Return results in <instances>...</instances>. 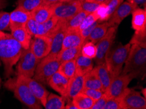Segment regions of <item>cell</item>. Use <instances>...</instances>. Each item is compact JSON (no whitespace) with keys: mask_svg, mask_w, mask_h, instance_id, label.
I'll use <instances>...</instances> for the list:
<instances>
[{"mask_svg":"<svg viewBox=\"0 0 146 109\" xmlns=\"http://www.w3.org/2000/svg\"><path fill=\"white\" fill-rule=\"evenodd\" d=\"M88 15V13L85 12V11H80L77 14L75 15L74 17L70 18L68 20L65 21V25L67 30L78 29L82 22Z\"/></svg>","mask_w":146,"mask_h":109,"instance_id":"cell-30","label":"cell"},{"mask_svg":"<svg viewBox=\"0 0 146 109\" xmlns=\"http://www.w3.org/2000/svg\"><path fill=\"white\" fill-rule=\"evenodd\" d=\"M110 26L108 22L101 24H98L94 28V30H92L89 36L85 40V42L91 41L92 43L96 44L106 34Z\"/></svg>","mask_w":146,"mask_h":109,"instance_id":"cell-24","label":"cell"},{"mask_svg":"<svg viewBox=\"0 0 146 109\" xmlns=\"http://www.w3.org/2000/svg\"><path fill=\"white\" fill-rule=\"evenodd\" d=\"M52 16L58 20L66 21L81 11L80 0L71 1H59L52 4Z\"/></svg>","mask_w":146,"mask_h":109,"instance_id":"cell-7","label":"cell"},{"mask_svg":"<svg viewBox=\"0 0 146 109\" xmlns=\"http://www.w3.org/2000/svg\"><path fill=\"white\" fill-rule=\"evenodd\" d=\"M23 49L11 34L0 31V59L4 64L7 78L13 74V67L19 61Z\"/></svg>","mask_w":146,"mask_h":109,"instance_id":"cell-1","label":"cell"},{"mask_svg":"<svg viewBox=\"0 0 146 109\" xmlns=\"http://www.w3.org/2000/svg\"><path fill=\"white\" fill-rule=\"evenodd\" d=\"M81 92L83 93L86 95H87L90 98H91L94 101L102 96L104 93L100 90H96V89L86 88H84L83 90L81 91Z\"/></svg>","mask_w":146,"mask_h":109,"instance_id":"cell-36","label":"cell"},{"mask_svg":"<svg viewBox=\"0 0 146 109\" xmlns=\"http://www.w3.org/2000/svg\"><path fill=\"white\" fill-rule=\"evenodd\" d=\"M65 108L66 109H78L77 106L75 105L74 103H73L72 100L68 101V103L65 106Z\"/></svg>","mask_w":146,"mask_h":109,"instance_id":"cell-44","label":"cell"},{"mask_svg":"<svg viewBox=\"0 0 146 109\" xmlns=\"http://www.w3.org/2000/svg\"><path fill=\"white\" fill-rule=\"evenodd\" d=\"M138 7V6L128 1L123 2L118 7V8L114 11L111 17L108 20L110 27L115 26H118L126 17L132 14V11Z\"/></svg>","mask_w":146,"mask_h":109,"instance_id":"cell-13","label":"cell"},{"mask_svg":"<svg viewBox=\"0 0 146 109\" xmlns=\"http://www.w3.org/2000/svg\"><path fill=\"white\" fill-rule=\"evenodd\" d=\"M67 30L65 21L58 20L54 30L48 35V37L51 39V50L48 55L52 57L58 56L62 48L63 41Z\"/></svg>","mask_w":146,"mask_h":109,"instance_id":"cell-11","label":"cell"},{"mask_svg":"<svg viewBox=\"0 0 146 109\" xmlns=\"http://www.w3.org/2000/svg\"><path fill=\"white\" fill-rule=\"evenodd\" d=\"M4 86L7 90L12 91L14 93L15 97L29 108H42L40 102L34 96L29 87L19 76L9 79L4 84Z\"/></svg>","mask_w":146,"mask_h":109,"instance_id":"cell-3","label":"cell"},{"mask_svg":"<svg viewBox=\"0 0 146 109\" xmlns=\"http://www.w3.org/2000/svg\"><path fill=\"white\" fill-rule=\"evenodd\" d=\"M99 22H100L97 20V21L95 22L94 23L92 24L91 26H90L89 27L85 28V30H83L80 31V33H81V35L82 37H83V38L85 40L87 39V37L89 36L90 33H91V32H92V30H94V28L96 27V26L99 24Z\"/></svg>","mask_w":146,"mask_h":109,"instance_id":"cell-42","label":"cell"},{"mask_svg":"<svg viewBox=\"0 0 146 109\" xmlns=\"http://www.w3.org/2000/svg\"><path fill=\"white\" fill-rule=\"evenodd\" d=\"M103 109H123L120 99L108 98Z\"/></svg>","mask_w":146,"mask_h":109,"instance_id":"cell-39","label":"cell"},{"mask_svg":"<svg viewBox=\"0 0 146 109\" xmlns=\"http://www.w3.org/2000/svg\"><path fill=\"white\" fill-rule=\"evenodd\" d=\"M108 7L106 3L100 4L98 8L95 10L93 13L98 18L99 22H104L108 20Z\"/></svg>","mask_w":146,"mask_h":109,"instance_id":"cell-34","label":"cell"},{"mask_svg":"<svg viewBox=\"0 0 146 109\" xmlns=\"http://www.w3.org/2000/svg\"><path fill=\"white\" fill-rule=\"evenodd\" d=\"M97 20H98V18H97L94 15V13H90V14H88L87 16L85 18V19H84L83 22H82L81 25L79 26L78 30L79 31L85 30V28L89 27L90 26H91L92 24L94 23V22Z\"/></svg>","mask_w":146,"mask_h":109,"instance_id":"cell-38","label":"cell"},{"mask_svg":"<svg viewBox=\"0 0 146 109\" xmlns=\"http://www.w3.org/2000/svg\"><path fill=\"white\" fill-rule=\"evenodd\" d=\"M11 31L13 38L21 44L24 49L30 48L32 36L26 30V26L11 28Z\"/></svg>","mask_w":146,"mask_h":109,"instance_id":"cell-19","label":"cell"},{"mask_svg":"<svg viewBox=\"0 0 146 109\" xmlns=\"http://www.w3.org/2000/svg\"><path fill=\"white\" fill-rule=\"evenodd\" d=\"M76 59H72L60 63L58 71L62 73L64 76L70 79L76 74Z\"/></svg>","mask_w":146,"mask_h":109,"instance_id":"cell-29","label":"cell"},{"mask_svg":"<svg viewBox=\"0 0 146 109\" xmlns=\"http://www.w3.org/2000/svg\"><path fill=\"white\" fill-rule=\"evenodd\" d=\"M19 77L25 82L26 85L29 87L31 92H32L34 96L39 100L42 106H45L49 93L48 92V91L46 90L45 87H43L42 84L37 82L34 79H32V77H27L21 76V75H19Z\"/></svg>","mask_w":146,"mask_h":109,"instance_id":"cell-14","label":"cell"},{"mask_svg":"<svg viewBox=\"0 0 146 109\" xmlns=\"http://www.w3.org/2000/svg\"><path fill=\"white\" fill-rule=\"evenodd\" d=\"M123 1L124 0H109V1L106 3L108 7V20L110 19V17H111L113 13H114V11L118 8V7L120 5L121 3H123Z\"/></svg>","mask_w":146,"mask_h":109,"instance_id":"cell-40","label":"cell"},{"mask_svg":"<svg viewBox=\"0 0 146 109\" xmlns=\"http://www.w3.org/2000/svg\"><path fill=\"white\" fill-rule=\"evenodd\" d=\"M31 17L38 23H43L52 16L51 5L43 4L30 13Z\"/></svg>","mask_w":146,"mask_h":109,"instance_id":"cell-20","label":"cell"},{"mask_svg":"<svg viewBox=\"0 0 146 109\" xmlns=\"http://www.w3.org/2000/svg\"><path fill=\"white\" fill-rule=\"evenodd\" d=\"M76 1V0H60V1Z\"/></svg>","mask_w":146,"mask_h":109,"instance_id":"cell-49","label":"cell"},{"mask_svg":"<svg viewBox=\"0 0 146 109\" xmlns=\"http://www.w3.org/2000/svg\"><path fill=\"white\" fill-rule=\"evenodd\" d=\"M96 45L91 41L84 42L81 47V54L88 58L94 59L96 55Z\"/></svg>","mask_w":146,"mask_h":109,"instance_id":"cell-32","label":"cell"},{"mask_svg":"<svg viewBox=\"0 0 146 109\" xmlns=\"http://www.w3.org/2000/svg\"><path fill=\"white\" fill-rule=\"evenodd\" d=\"M81 47L82 46H79L76 47L68 48L62 50L57 56L60 63H62L66 61L76 59L77 57L81 54Z\"/></svg>","mask_w":146,"mask_h":109,"instance_id":"cell-26","label":"cell"},{"mask_svg":"<svg viewBox=\"0 0 146 109\" xmlns=\"http://www.w3.org/2000/svg\"><path fill=\"white\" fill-rule=\"evenodd\" d=\"M132 80L128 75L121 73L118 76L112 78L111 83L104 93L108 98L120 99Z\"/></svg>","mask_w":146,"mask_h":109,"instance_id":"cell-9","label":"cell"},{"mask_svg":"<svg viewBox=\"0 0 146 109\" xmlns=\"http://www.w3.org/2000/svg\"><path fill=\"white\" fill-rule=\"evenodd\" d=\"M132 27L135 31H141L146 29L145 9L136 8L132 11Z\"/></svg>","mask_w":146,"mask_h":109,"instance_id":"cell-21","label":"cell"},{"mask_svg":"<svg viewBox=\"0 0 146 109\" xmlns=\"http://www.w3.org/2000/svg\"><path fill=\"white\" fill-rule=\"evenodd\" d=\"M128 1H129L130 3H133L137 6H139L140 5H144V9H145L146 0H128Z\"/></svg>","mask_w":146,"mask_h":109,"instance_id":"cell-43","label":"cell"},{"mask_svg":"<svg viewBox=\"0 0 146 109\" xmlns=\"http://www.w3.org/2000/svg\"><path fill=\"white\" fill-rule=\"evenodd\" d=\"M84 42H85V39L82 37L80 31L78 29L68 30L64 39L62 50L68 48L82 46Z\"/></svg>","mask_w":146,"mask_h":109,"instance_id":"cell-18","label":"cell"},{"mask_svg":"<svg viewBox=\"0 0 146 109\" xmlns=\"http://www.w3.org/2000/svg\"><path fill=\"white\" fill-rule=\"evenodd\" d=\"M108 99V97H107V95H106L105 93H104L102 96L96 100V101H94L91 109H103Z\"/></svg>","mask_w":146,"mask_h":109,"instance_id":"cell-41","label":"cell"},{"mask_svg":"<svg viewBox=\"0 0 146 109\" xmlns=\"http://www.w3.org/2000/svg\"><path fill=\"white\" fill-rule=\"evenodd\" d=\"M60 65V63L58 57L47 55L41 59L37 64L34 79L42 84L47 85L50 78L58 71Z\"/></svg>","mask_w":146,"mask_h":109,"instance_id":"cell-5","label":"cell"},{"mask_svg":"<svg viewBox=\"0 0 146 109\" xmlns=\"http://www.w3.org/2000/svg\"><path fill=\"white\" fill-rule=\"evenodd\" d=\"M93 66L92 59L88 58L80 54L76 59V74L84 76L94 68Z\"/></svg>","mask_w":146,"mask_h":109,"instance_id":"cell-22","label":"cell"},{"mask_svg":"<svg viewBox=\"0 0 146 109\" xmlns=\"http://www.w3.org/2000/svg\"><path fill=\"white\" fill-rule=\"evenodd\" d=\"M81 3V11H85L88 14L93 13L94 11L98 8L100 4L92 3V2L87 1L86 0H80Z\"/></svg>","mask_w":146,"mask_h":109,"instance_id":"cell-37","label":"cell"},{"mask_svg":"<svg viewBox=\"0 0 146 109\" xmlns=\"http://www.w3.org/2000/svg\"><path fill=\"white\" fill-rule=\"evenodd\" d=\"M72 101L78 109H91L94 102L91 98L82 92L77 94L72 99Z\"/></svg>","mask_w":146,"mask_h":109,"instance_id":"cell-28","label":"cell"},{"mask_svg":"<svg viewBox=\"0 0 146 109\" xmlns=\"http://www.w3.org/2000/svg\"><path fill=\"white\" fill-rule=\"evenodd\" d=\"M123 109H145L146 100L140 92L127 88L121 97Z\"/></svg>","mask_w":146,"mask_h":109,"instance_id":"cell-10","label":"cell"},{"mask_svg":"<svg viewBox=\"0 0 146 109\" xmlns=\"http://www.w3.org/2000/svg\"><path fill=\"white\" fill-rule=\"evenodd\" d=\"M10 14V30L11 28L23 27L26 24L31 17L30 13L23 9V8L17 7Z\"/></svg>","mask_w":146,"mask_h":109,"instance_id":"cell-16","label":"cell"},{"mask_svg":"<svg viewBox=\"0 0 146 109\" xmlns=\"http://www.w3.org/2000/svg\"><path fill=\"white\" fill-rule=\"evenodd\" d=\"M84 88L96 89L102 91V86L94 68L84 75Z\"/></svg>","mask_w":146,"mask_h":109,"instance_id":"cell-25","label":"cell"},{"mask_svg":"<svg viewBox=\"0 0 146 109\" xmlns=\"http://www.w3.org/2000/svg\"><path fill=\"white\" fill-rule=\"evenodd\" d=\"M70 79L59 72L56 71L52 76L50 78L48 82V85L53 90L58 92L63 97L67 90Z\"/></svg>","mask_w":146,"mask_h":109,"instance_id":"cell-17","label":"cell"},{"mask_svg":"<svg viewBox=\"0 0 146 109\" xmlns=\"http://www.w3.org/2000/svg\"><path fill=\"white\" fill-rule=\"evenodd\" d=\"M94 69L96 71V73L98 76V79L102 84V92H105L107 90L108 86H110L111 83L112 77L110 73L108 71L107 66L106 63L102 64V65H98L95 67Z\"/></svg>","mask_w":146,"mask_h":109,"instance_id":"cell-23","label":"cell"},{"mask_svg":"<svg viewBox=\"0 0 146 109\" xmlns=\"http://www.w3.org/2000/svg\"><path fill=\"white\" fill-rule=\"evenodd\" d=\"M117 27V26L110 27L106 34L96 44L97 52L94 59L97 65L105 63L106 54L111 48L115 38Z\"/></svg>","mask_w":146,"mask_h":109,"instance_id":"cell-8","label":"cell"},{"mask_svg":"<svg viewBox=\"0 0 146 109\" xmlns=\"http://www.w3.org/2000/svg\"><path fill=\"white\" fill-rule=\"evenodd\" d=\"M44 3L47 4V5H52V4L58 3L60 1V0H43Z\"/></svg>","mask_w":146,"mask_h":109,"instance_id":"cell-47","label":"cell"},{"mask_svg":"<svg viewBox=\"0 0 146 109\" xmlns=\"http://www.w3.org/2000/svg\"><path fill=\"white\" fill-rule=\"evenodd\" d=\"M84 88V76L75 74L71 78L65 95L62 97L64 101H70Z\"/></svg>","mask_w":146,"mask_h":109,"instance_id":"cell-15","label":"cell"},{"mask_svg":"<svg viewBox=\"0 0 146 109\" xmlns=\"http://www.w3.org/2000/svg\"><path fill=\"white\" fill-rule=\"evenodd\" d=\"M128 75L132 79H143L146 73V48L138 44H131L125 66L121 72Z\"/></svg>","mask_w":146,"mask_h":109,"instance_id":"cell-2","label":"cell"},{"mask_svg":"<svg viewBox=\"0 0 146 109\" xmlns=\"http://www.w3.org/2000/svg\"><path fill=\"white\" fill-rule=\"evenodd\" d=\"M10 30V14L7 12H0V31Z\"/></svg>","mask_w":146,"mask_h":109,"instance_id":"cell-35","label":"cell"},{"mask_svg":"<svg viewBox=\"0 0 146 109\" xmlns=\"http://www.w3.org/2000/svg\"><path fill=\"white\" fill-rule=\"evenodd\" d=\"M44 108L46 109H64L65 101L62 97L58 96L54 93H49Z\"/></svg>","mask_w":146,"mask_h":109,"instance_id":"cell-27","label":"cell"},{"mask_svg":"<svg viewBox=\"0 0 146 109\" xmlns=\"http://www.w3.org/2000/svg\"><path fill=\"white\" fill-rule=\"evenodd\" d=\"M41 59H37L31 50L30 48L23 49L17 67V76L21 75L27 77H33L37 64Z\"/></svg>","mask_w":146,"mask_h":109,"instance_id":"cell-6","label":"cell"},{"mask_svg":"<svg viewBox=\"0 0 146 109\" xmlns=\"http://www.w3.org/2000/svg\"><path fill=\"white\" fill-rule=\"evenodd\" d=\"M87 1L92 2V3H96L98 4H102V3H106L109 0H86Z\"/></svg>","mask_w":146,"mask_h":109,"instance_id":"cell-45","label":"cell"},{"mask_svg":"<svg viewBox=\"0 0 146 109\" xmlns=\"http://www.w3.org/2000/svg\"><path fill=\"white\" fill-rule=\"evenodd\" d=\"M129 43L130 44H138L146 48V29L141 31H135Z\"/></svg>","mask_w":146,"mask_h":109,"instance_id":"cell-33","label":"cell"},{"mask_svg":"<svg viewBox=\"0 0 146 109\" xmlns=\"http://www.w3.org/2000/svg\"><path fill=\"white\" fill-rule=\"evenodd\" d=\"M131 44H119L108 51L106 56L105 63L112 78L119 75L122 72L123 66L125 63Z\"/></svg>","mask_w":146,"mask_h":109,"instance_id":"cell-4","label":"cell"},{"mask_svg":"<svg viewBox=\"0 0 146 109\" xmlns=\"http://www.w3.org/2000/svg\"><path fill=\"white\" fill-rule=\"evenodd\" d=\"M30 48L37 59H43L48 55L51 50V39L48 36H34Z\"/></svg>","mask_w":146,"mask_h":109,"instance_id":"cell-12","label":"cell"},{"mask_svg":"<svg viewBox=\"0 0 146 109\" xmlns=\"http://www.w3.org/2000/svg\"><path fill=\"white\" fill-rule=\"evenodd\" d=\"M44 4L43 0H18L17 7L31 13L35 9Z\"/></svg>","mask_w":146,"mask_h":109,"instance_id":"cell-31","label":"cell"},{"mask_svg":"<svg viewBox=\"0 0 146 109\" xmlns=\"http://www.w3.org/2000/svg\"><path fill=\"white\" fill-rule=\"evenodd\" d=\"M145 90H146L145 88H143V89H142V90H141V92H142L143 95V97H144L145 98V96H146V95H145Z\"/></svg>","mask_w":146,"mask_h":109,"instance_id":"cell-48","label":"cell"},{"mask_svg":"<svg viewBox=\"0 0 146 109\" xmlns=\"http://www.w3.org/2000/svg\"><path fill=\"white\" fill-rule=\"evenodd\" d=\"M0 65H1V63H0ZM1 77H0V88H1Z\"/></svg>","mask_w":146,"mask_h":109,"instance_id":"cell-50","label":"cell"},{"mask_svg":"<svg viewBox=\"0 0 146 109\" xmlns=\"http://www.w3.org/2000/svg\"><path fill=\"white\" fill-rule=\"evenodd\" d=\"M7 6V0H0V11L5 8Z\"/></svg>","mask_w":146,"mask_h":109,"instance_id":"cell-46","label":"cell"}]
</instances>
